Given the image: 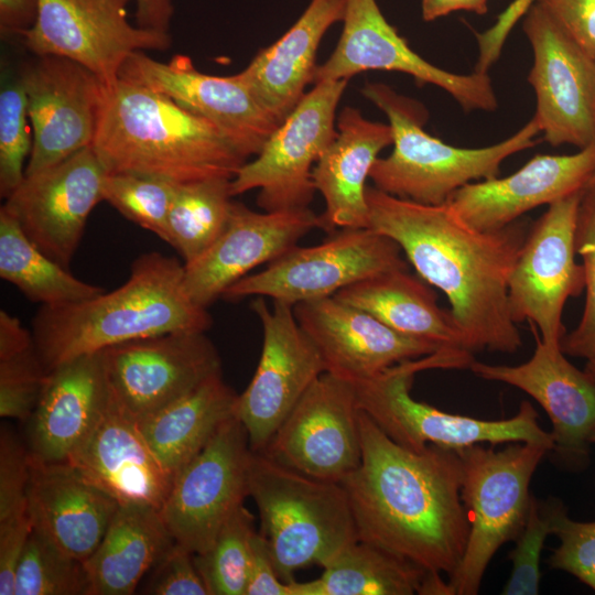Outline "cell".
Instances as JSON below:
<instances>
[{
  "mask_svg": "<svg viewBox=\"0 0 595 595\" xmlns=\"http://www.w3.org/2000/svg\"><path fill=\"white\" fill-rule=\"evenodd\" d=\"M119 78L147 86L215 126L248 159L257 155L281 123L241 75L215 76L195 68L191 57L156 61L132 54Z\"/></svg>",
  "mask_w": 595,
  "mask_h": 595,
  "instance_id": "d6986e66",
  "label": "cell"
},
{
  "mask_svg": "<svg viewBox=\"0 0 595 595\" xmlns=\"http://www.w3.org/2000/svg\"><path fill=\"white\" fill-rule=\"evenodd\" d=\"M248 491L258 508L280 578L294 581L296 570L324 567L358 541L353 510L343 485L289 468L251 451Z\"/></svg>",
  "mask_w": 595,
  "mask_h": 595,
  "instance_id": "8992f818",
  "label": "cell"
},
{
  "mask_svg": "<svg viewBox=\"0 0 595 595\" xmlns=\"http://www.w3.org/2000/svg\"><path fill=\"white\" fill-rule=\"evenodd\" d=\"M553 534L560 544L549 559L550 566L574 575L595 591V521L572 520L563 508L555 518Z\"/></svg>",
  "mask_w": 595,
  "mask_h": 595,
  "instance_id": "ee69618b",
  "label": "cell"
},
{
  "mask_svg": "<svg viewBox=\"0 0 595 595\" xmlns=\"http://www.w3.org/2000/svg\"><path fill=\"white\" fill-rule=\"evenodd\" d=\"M106 174L88 147L56 165L25 175L2 207L43 253L68 269L89 214L104 201Z\"/></svg>",
  "mask_w": 595,
  "mask_h": 595,
  "instance_id": "44dd1931",
  "label": "cell"
},
{
  "mask_svg": "<svg viewBox=\"0 0 595 595\" xmlns=\"http://www.w3.org/2000/svg\"><path fill=\"white\" fill-rule=\"evenodd\" d=\"M31 455L8 428L0 433V520L29 511Z\"/></svg>",
  "mask_w": 595,
  "mask_h": 595,
  "instance_id": "f6af8a7d",
  "label": "cell"
},
{
  "mask_svg": "<svg viewBox=\"0 0 595 595\" xmlns=\"http://www.w3.org/2000/svg\"><path fill=\"white\" fill-rule=\"evenodd\" d=\"M343 32L313 83L349 79L366 71L400 72L448 93L466 111H494L497 97L487 73L442 69L416 54L383 17L376 0H347Z\"/></svg>",
  "mask_w": 595,
  "mask_h": 595,
  "instance_id": "ac0fdd59",
  "label": "cell"
},
{
  "mask_svg": "<svg viewBox=\"0 0 595 595\" xmlns=\"http://www.w3.org/2000/svg\"><path fill=\"white\" fill-rule=\"evenodd\" d=\"M205 333L171 332L100 350L117 404L139 422L221 374L218 351Z\"/></svg>",
  "mask_w": 595,
  "mask_h": 595,
  "instance_id": "5bb4252c",
  "label": "cell"
},
{
  "mask_svg": "<svg viewBox=\"0 0 595 595\" xmlns=\"http://www.w3.org/2000/svg\"><path fill=\"white\" fill-rule=\"evenodd\" d=\"M28 506L33 528L84 562L100 543L120 504L69 463L31 458Z\"/></svg>",
  "mask_w": 595,
  "mask_h": 595,
  "instance_id": "83f0119b",
  "label": "cell"
},
{
  "mask_svg": "<svg viewBox=\"0 0 595 595\" xmlns=\"http://www.w3.org/2000/svg\"><path fill=\"white\" fill-rule=\"evenodd\" d=\"M66 462L120 505L161 510L174 478L112 394L102 416Z\"/></svg>",
  "mask_w": 595,
  "mask_h": 595,
  "instance_id": "484cf974",
  "label": "cell"
},
{
  "mask_svg": "<svg viewBox=\"0 0 595 595\" xmlns=\"http://www.w3.org/2000/svg\"><path fill=\"white\" fill-rule=\"evenodd\" d=\"M251 309L262 325L263 342L255 375L239 394L236 416L244 424L251 451H266L272 436L314 381L324 361L300 326L293 306L256 296Z\"/></svg>",
  "mask_w": 595,
  "mask_h": 595,
  "instance_id": "2e32d148",
  "label": "cell"
},
{
  "mask_svg": "<svg viewBox=\"0 0 595 595\" xmlns=\"http://www.w3.org/2000/svg\"><path fill=\"white\" fill-rule=\"evenodd\" d=\"M134 1L137 25L167 32L174 12L173 0Z\"/></svg>",
  "mask_w": 595,
  "mask_h": 595,
  "instance_id": "f5cc1de1",
  "label": "cell"
},
{
  "mask_svg": "<svg viewBox=\"0 0 595 595\" xmlns=\"http://www.w3.org/2000/svg\"><path fill=\"white\" fill-rule=\"evenodd\" d=\"M177 185L150 175L107 172L102 195L127 219L166 241L167 217Z\"/></svg>",
  "mask_w": 595,
  "mask_h": 595,
  "instance_id": "ab89813d",
  "label": "cell"
},
{
  "mask_svg": "<svg viewBox=\"0 0 595 595\" xmlns=\"http://www.w3.org/2000/svg\"><path fill=\"white\" fill-rule=\"evenodd\" d=\"M589 442H591V443H595V430H594L593 433L591 434Z\"/></svg>",
  "mask_w": 595,
  "mask_h": 595,
  "instance_id": "9f6ffc18",
  "label": "cell"
},
{
  "mask_svg": "<svg viewBox=\"0 0 595 595\" xmlns=\"http://www.w3.org/2000/svg\"><path fill=\"white\" fill-rule=\"evenodd\" d=\"M469 11L485 14L487 0H422L421 13L424 21H434L455 11Z\"/></svg>",
  "mask_w": 595,
  "mask_h": 595,
  "instance_id": "db71d44e",
  "label": "cell"
},
{
  "mask_svg": "<svg viewBox=\"0 0 595 595\" xmlns=\"http://www.w3.org/2000/svg\"><path fill=\"white\" fill-rule=\"evenodd\" d=\"M595 173V143L574 154H538L502 178L470 182L446 201L467 225L495 231L524 213L584 191Z\"/></svg>",
  "mask_w": 595,
  "mask_h": 595,
  "instance_id": "d4e9b609",
  "label": "cell"
},
{
  "mask_svg": "<svg viewBox=\"0 0 595 595\" xmlns=\"http://www.w3.org/2000/svg\"><path fill=\"white\" fill-rule=\"evenodd\" d=\"M368 228L394 240L419 277L440 289L473 353L515 354L522 338L508 304V280L529 228L495 231L464 223L446 203L426 205L367 186Z\"/></svg>",
  "mask_w": 595,
  "mask_h": 595,
  "instance_id": "7a4b0ae2",
  "label": "cell"
},
{
  "mask_svg": "<svg viewBox=\"0 0 595 595\" xmlns=\"http://www.w3.org/2000/svg\"><path fill=\"white\" fill-rule=\"evenodd\" d=\"M359 414L355 383L325 371L262 453L304 475L340 484L361 462Z\"/></svg>",
  "mask_w": 595,
  "mask_h": 595,
  "instance_id": "e0dca14e",
  "label": "cell"
},
{
  "mask_svg": "<svg viewBox=\"0 0 595 595\" xmlns=\"http://www.w3.org/2000/svg\"><path fill=\"white\" fill-rule=\"evenodd\" d=\"M334 296L403 335L441 348L473 353L452 312L441 309L434 290L424 280L412 275L409 269L369 277Z\"/></svg>",
  "mask_w": 595,
  "mask_h": 595,
  "instance_id": "4dcf8cb0",
  "label": "cell"
},
{
  "mask_svg": "<svg viewBox=\"0 0 595 595\" xmlns=\"http://www.w3.org/2000/svg\"><path fill=\"white\" fill-rule=\"evenodd\" d=\"M239 394L217 374L156 413L137 422L148 445L173 475L236 415Z\"/></svg>",
  "mask_w": 595,
  "mask_h": 595,
  "instance_id": "d6a6232c",
  "label": "cell"
},
{
  "mask_svg": "<svg viewBox=\"0 0 595 595\" xmlns=\"http://www.w3.org/2000/svg\"><path fill=\"white\" fill-rule=\"evenodd\" d=\"M111 401L101 353L62 363L47 377L29 419L28 448L43 463L66 462Z\"/></svg>",
  "mask_w": 595,
  "mask_h": 595,
  "instance_id": "4316f807",
  "label": "cell"
},
{
  "mask_svg": "<svg viewBox=\"0 0 595 595\" xmlns=\"http://www.w3.org/2000/svg\"><path fill=\"white\" fill-rule=\"evenodd\" d=\"M538 0H512L497 17L496 22L483 32H476L479 48L475 72L487 73L499 58L504 44L516 23Z\"/></svg>",
  "mask_w": 595,
  "mask_h": 595,
  "instance_id": "f907efd6",
  "label": "cell"
},
{
  "mask_svg": "<svg viewBox=\"0 0 595 595\" xmlns=\"http://www.w3.org/2000/svg\"><path fill=\"white\" fill-rule=\"evenodd\" d=\"M532 332L536 348L526 363L506 366L474 360L469 369L531 396L551 420L552 451L569 467L583 468L589 461V437L595 430V381L565 358L561 344L544 343Z\"/></svg>",
  "mask_w": 595,
  "mask_h": 595,
  "instance_id": "603a6c76",
  "label": "cell"
},
{
  "mask_svg": "<svg viewBox=\"0 0 595 595\" xmlns=\"http://www.w3.org/2000/svg\"><path fill=\"white\" fill-rule=\"evenodd\" d=\"M347 0H311L296 22L239 74L282 122L314 80L316 53L327 30L343 21Z\"/></svg>",
  "mask_w": 595,
  "mask_h": 595,
  "instance_id": "f546056e",
  "label": "cell"
},
{
  "mask_svg": "<svg viewBox=\"0 0 595 595\" xmlns=\"http://www.w3.org/2000/svg\"><path fill=\"white\" fill-rule=\"evenodd\" d=\"M212 317L184 288V263L152 251L131 264L111 292L55 306L41 305L32 334L48 372L75 357L110 346L178 331L207 332Z\"/></svg>",
  "mask_w": 595,
  "mask_h": 595,
  "instance_id": "3957f363",
  "label": "cell"
},
{
  "mask_svg": "<svg viewBox=\"0 0 595 595\" xmlns=\"http://www.w3.org/2000/svg\"><path fill=\"white\" fill-rule=\"evenodd\" d=\"M228 178L176 186L167 217L166 241L184 264L202 256L224 230L232 205Z\"/></svg>",
  "mask_w": 595,
  "mask_h": 595,
  "instance_id": "d590c367",
  "label": "cell"
},
{
  "mask_svg": "<svg viewBox=\"0 0 595 595\" xmlns=\"http://www.w3.org/2000/svg\"><path fill=\"white\" fill-rule=\"evenodd\" d=\"M325 230L322 215L309 207L256 212L232 202L227 224L213 245L184 264V288L207 309L234 283L281 257L311 230Z\"/></svg>",
  "mask_w": 595,
  "mask_h": 595,
  "instance_id": "7402d4cb",
  "label": "cell"
},
{
  "mask_svg": "<svg viewBox=\"0 0 595 595\" xmlns=\"http://www.w3.org/2000/svg\"><path fill=\"white\" fill-rule=\"evenodd\" d=\"M292 582L280 578L268 540L260 531H256L251 539L246 595H293Z\"/></svg>",
  "mask_w": 595,
  "mask_h": 595,
  "instance_id": "681fc988",
  "label": "cell"
},
{
  "mask_svg": "<svg viewBox=\"0 0 595 595\" xmlns=\"http://www.w3.org/2000/svg\"><path fill=\"white\" fill-rule=\"evenodd\" d=\"M194 553L175 543L149 571L142 593L151 595H209Z\"/></svg>",
  "mask_w": 595,
  "mask_h": 595,
  "instance_id": "bcb514c9",
  "label": "cell"
},
{
  "mask_svg": "<svg viewBox=\"0 0 595 595\" xmlns=\"http://www.w3.org/2000/svg\"><path fill=\"white\" fill-rule=\"evenodd\" d=\"M255 517L242 505L227 520L210 548L195 554L209 595H246Z\"/></svg>",
  "mask_w": 595,
  "mask_h": 595,
  "instance_id": "74e56055",
  "label": "cell"
},
{
  "mask_svg": "<svg viewBox=\"0 0 595 595\" xmlns=\"http://www.w3.org/2000/svg\"><path fill=\"white\" fill-rule=\"evenodd\" d=\"M293 311L316 346L325 371L354 383L443 349L403 335L335 296L296 304Z\"/></svg>",
  "mask_w": 595,
  "mask_h": 595,
  "instance_id": "cb8c5ba5",
  "label": "cell"
},
{
  "mask_svg": "<svg viewBox=\"0 0 595 595\" xmlns=\"http://www.w3.org/2000/svg\"><path fill=\"white\" fill-rule=\"evenodd\" d=\"M571 39L595 58V0H538Z\"/></svg>",
  "mask_w": 595,
  "mask_h": 595,
  "instance_id": "7dc6e473",
  "label": "cell"
},
{
  "mask_svg": "<svg viewBox=\"0 0 595 595\" xmlns=\"http://www.w3.org/2000/svg\"><path fill=\"white\" fill-rule=\"evenodd\" d=\"M522 26L533 52L528 80L543 139L553 147L595 143V58L539 2L526 12Z\"/></svg>",
  "mask_w": 595,
  "mask_h": 595,
  "instance_id": "9a60e30c",
  "label": "cell"
},
{
  "mask_svg": "<svg viewBox=\"0 0 595 595\" xmlns=\"http://www.w3.org/2000/svg\"><path fill=\"white\" fill-rule=\"evenodd\" d=\"M588 186H595V173H594Z\"/></svg>",
  "mask_w": 595,
  "mask_h": 595,
  "instance_id": "6f0895ef",
  "label": "cell"
},
{
  "mask_svg": "<svg viewBox=\"0 0 595 595\" xmlns=\"http://www.w3.org/2000/svg\"><path fill=\"white\" fill-rule=\"evenodd\" d=\"M32 530L29 511L0 520V595H14L17 567Z\"/></svg>",
  "mask_w": 595,
  "mask_h": 595,
  "instance_id": "c3c4849f",
  "label": "cell"
},
{
  "mask_svg": "<svg viewBox=\"0 0 595 595\" xmlns=\"http://www.w3.org/2000/svg\"><path fill=\"white\" fill-rule=\"evenodd\" d=\"M47 371L32 331L0 311V415L29 421L42 393Z\"/></svg>",
  "mask_w": 595,
  "mask_h": 595,
  "instance_id": "8d00e7d4",
  "label": "cell"
},
{
  "mask_svg": "<svg viewBox=\"0 0 595 595\" xmlns=\"http://www.w3.org/2000/svg\"><path fill=\"white\" fill-rule=\"evenodd\" d=\"M359 428L360 465L340 483L359 540L451 577L463 560L470 528L457 451L435 444L407 448L363 411Z\"/></svg>",
  "mask_w": 595,
  "mask_h": 595,
  "instance_id": "6da1fadb",
  "label": "cell"
},
{
  "mask_svg": "<svg viewBox=\"0 0 595 595\" xmlns=\"http://www.w3.org/2000/svg\"><path fill=\"white\" fill-rule=\"evenodd\" d=\"M336 130L312 171L315 190L325 201V231L368 228L366 181L381 150L392 144V129L347 106L337 118Z\"/></svg>",
  "mask_w": 595,
  "mask_h": 595,
  "instance_id": "f1b7e54d",
  "label": "cell"
},
{
  "mask_svg": "<svg viewBox=\"0 0 595 595\" xmlns=\"http://www.w3.org/2000/svg\"><path fill=\"white\" fill-rule=\"evenodd\" d=\"M575 250L583 259L585 306L577 326L561 342L564 354L589 359L595 355V186H588L582 196Z\"/></svg>",
  "mask_w": 595,
  "mask_h": 595,
  "instance_id": "7bdbcfd3",
  "label": "cell"
},
{
  "mask_svg": "<svg viewBox=\"0 0 595 595\" xmlns=\"http://www.w3.org/2000/svg\"><path fill=\"white\" fill-rule=\"evenodd\" d=\"M250 455L247 431L235 415L175 474L160 512L177 543L194 554L210 548L249 496Z\"/></svg>",
  "mask_w": 595,
  "mask_h": 595,
  "instance_id": "4fadbf2b",
  "label": "cell"
},
{
  "mask_svg": "<svg viewBox=\"0 0 595 595\" xmlns=\"http://www.w3.org/2000/svg\"><path fill=\"white\" fill-rule=\"evenodd\" d=\"M28 120L26 96L19 79L0 93V195L4 199L25 177L24 162L33 144Z\"/></svg>",
  "mask_w": 595,
  "mask_h": 595,
  "instance_id": "b9f144b4",
  "label": "cell"
},
{
  "mask_svg": "<svg viewBox=\"0 0 595 595\" xmlns=\"http://www.w3.org/2000/svg\"><path fill=\"white\" fill-rule=\"evenodd\" d=\"M14 595H90L84 562L33 528L17 567Z\"/></svg>",
  "mask_w": 595,
  "mask_h": 595,
  "instance_id": "f35d334b",
  "label": "cell"
},
{
  "mask_svg": "<svg viewBox=\"0 0 595 595\" xmlns=\"http://www.w3.org/2000/svg\"><path fill=\"white\" fill-rule=\"evenodd\" d=\"M584 371L595 381V355L587 359Z\"/></svg>",
  "mask_w": 595,
  "mask_h": 595,
  "instance_id": "11a10c76",
  "label": "cell"
},
{
  "mask_svg": "<svg viewBox=\"0 0 595 595\" xmlns=\"http://www.w3.org/2000/svg\"><path fill=\"white\" fill-rule=\"evenodd\" d=\"M465 351L443 348L433 354L401 361L380 374L355 383L357 403L378 428L398 444L421 451L429 444L461 450L473 444L536 442L553 450V436L538 422L529 401L502 420H480L442 411L412 398L414 376L429 369H465Z\"/></svg>",
  "mask_w": 595,
  "mask_h": 595,
  "instance_id": "52a82bcc",
  "label": "cell"
},
{
  "mask_svg": "<svg viewBox=\"0 0 595 595\" xmlns=\"http://www.w3.org/2000/svg\"><path fill=\"white\" fill-rule=\"evenodd\" d=\"M39 0H0V30L20 34L30 30L37 18Z\"/></svg>",
  "mask_w": 595,
  "mask_h": 595,
  "instance_id": "816d5d0a",
  "label": "cell"
},
{
  "mask_svg": "<svg viewBox=\"0 0 595 595\" xmlns=\"http://www.w3.org/2000/svg\"><path fill=\"white\" fill-rule=\"evenodd\" d=\"M361 94L388 118L393 150L378 158L369 178L375 187L420 204L441 205L475 180L497 177L501 163L532 148L540 128L534 118L507 139L484 148H458L423 129L426 112L416 101L382 83H366Z\"/></svg>",
  "mask_w": 595,
  "mask_h": 595,
  "instance_id": "5b68a950",
  "label": "cell"
},
{
  "mask_svg": "<svg viewBox=\"0 0 595 595\" xmlns=\"http://www.w3.org/2000/svg\"><path fill=\"white\" fill-rule=\"evenodd\" d=\"M175 543L160 510L120 505L98 547L84 561L90 595H130Z\"/></svg>",
  "mask_w": 595,
  "mask_h": 595,
  "instance_id": "1f68e13d",
  "label": "cell"
},
{
  "mask_svg": "<svg viewBox=\"0 0 595 595\" xmlns=\"http://www.w3.org/2000/svg\"><path fill=\"white\" fill-rule=\"evenodd\" d=\"M550 451L536 442H513L498 451L482 444L457 450L463 465L461 496L470 528L463 560L448 581L454 595L477 594L497 550L521 531L530 480Z\"/></svg>",
  "mask_w": 595,
  "mask_h": 595,
  "instance_id": "ba28073f",
  "label": "cell"
},
{
  "mask_svg": "<svg viewBox=\"0 0 595 595\" xmlns=\"http://www.w3.org/2000/svg\"><path fill=\"white\" fill-rule=\"evenodd\" d=\"M426 572L386 549L358 540L326 564L320 577L293 581V595L419 594Z\"/></svg>",
  "mask_w": 595,
  "mask_h": 595,
  "instance_id": "836d02e7",
  "label": "cell"
},
{
  "mask_svg": "<svg viewBox=\"0 0 595 595\" xmlns=\"http://www.w3.org/2000/svg\"><path fill=\"white\" fill-rule=\"evenodd\" d=\"M584 191L550 204L529 228L508 280L512 321H528L548 344H561L566 334L562 324L565 302L578 296L585 285L583 266L575 261V232Z\"/></svg>",
  "mask_w": 595,
  "mask_h": 595,
  "instance_id": "8fae6325",
  "label": "cell"
},
{
  "mask_svg": "<svg viewBox=\"0 0 595 595\" xmlns=\"http://www.w3.org/2000/svg\"><path fill=\"white\" fill-rule=\"evenodd\" d=\"M401 252L394 240L370 228L342 229L322 244L292 247L262 271L230 285L221 298L262 296L294 306L334 296L369 277L408 270Z\"/></svg>",
  "mask_w": 595,
  "mask_h": 595,
  "instance_id": "9c48e42d",
  "label": "cell"
},
{
  "mask_svg": "<svg viewBox=\"0 0 595 595\" xmlns=\"http://www.w3.org/2000/svg\"><path fill=\"white\" fill-rule=\"evenodd\" d=\"M20 80L33 137L25 175L91 147L107 85L84 66L56 55L39 56Z\"/></svg>",
  "mask_w": 595,
  "mask_h": 595,
  "instance_id": "ffe728a7",
  "label": "cell"
},
{
  "mask_svg": "<svg viewBox=\"0 0 595 595\" xmlns=\"http://www.w3.org/2000/svg\"><path fill=\"white\" fill-rule=\"evenodd\" d=\"M563 508L564 504L556 498L540 500L531 495L524 524L509 554L512 569L501 594H539L541 551L547 537L553 534L555 518Z\"/></svg>",
  "mask_w": 595,
  "mask_h": 595,
  "instance_id": "60d3db41",
  "label": "cell"
},
{
  "mask_svg": "<svg viewBox=\"0 0 595 595\" xmlns=\"http://www.w3.org/2000/svg\"><path fill=\"white\" fill-rule=\"evenodd\" d=\"M108 173L130 172L185 184L232 180L247 159L210 122L147 86H106L91 144Z\"/></svg>",
  "mask_w": 595,
  "mask_h": 595,
  "instance_id": "277c9868",
  "label": "cell"
},
{
  "mask_svg": "<svg viewBox=\"0 0 595 595\" xmlns=\"http://www.w3.org/2000/svg\"><path fill=\"white\" fill-rule=\"evenodd\" d=\"M131 1L39 0L36 21L22 34L24 44L37 56L74 61L109 86L132 54L171 45L169 32L129 21Z\"/></svg>",
  "mask_w": 595,
  "mask_h": 595,
  "instance_id": "7c38bea8",
  "label": "cell"
},
{
  "mask_svg": "<svg viewBox=\"0 0 595 595\" xmlns=\"http://www.w3.org/2000/svg\"><path fill=\"white\" fill-rule=\"evenodd\" d=\"M347 79L322 80L302 97L260 152L230 182L232 196L259 190L266 212L309 207L316 192L312 171L336 136V109Z\"/></svg>",
  "mask_w": 595,
  "mask_h": 595,
  "instance_id": "30bf717a",
  "label": "cell"
},
{
  "mask_svg": "<svg viewBox=\"0 0 595 595\" xmlns=\"http://www.w3.org/2000/svg\"><path fill=\"white\" fill-rule=\"evenodd\" d=\"M0 277L41 305L80 302L105 292L43 253L4 207L0 209Z\"/></svg>",
  "mask_w": 595,
  "mask_h": 595,
  "instance_id": "e575fe53",
  "label": "cell"
}]
</instances>
